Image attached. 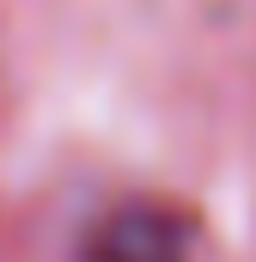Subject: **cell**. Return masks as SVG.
<instances>
[{
	"label": "cell",
	"instance_id": "obj_1",
	"mask_svg": "<svg viewBox=\"0 0 256 262\" xmlns=\"http://www.w3.org/2000/svg\"><path fill=\"white\" fill-rule=\"evenodd\" d=\"M86 262H195V226L165 201H122L86 232Z\"/></svg>",
	"mask_w": 256,
	"mask_h": 262
}]
</instances>
